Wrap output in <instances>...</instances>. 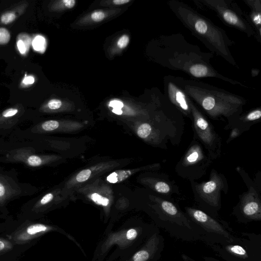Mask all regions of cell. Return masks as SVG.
Listing matches in <instances>:
<instances>
[{
    "label": "cell",
    "instance_id": "1",
    "mask_svg": "<svg viewBox=\"0 0 261 261\" xmlns=\"http://www.w3.org/2000/svg\"><path fill=\"white\" fill-rule=\"evenodd\" d=\"M158 49L159 63L165 68L182 71L193 77L217 78L232 85L247 87L241 82L219 73L210 63L213 54L202 51L180 34L161 37Z\"/></svg>",
    "mask_w": 261,
    "mask_h": 261
},
{
    "label": "cell",
    "instance_id": "2",
    "mask_svg": "<svg viewBox=\"0 0 261 261\" xmlns=\"http://www.w3.org/2000/svg\"><path fill=\"white\" fill-rule=\"evenodd\" d=\"M175 82L210 118L227 121L242 114L246 99L238 95L194 79L174 76Z\"/></svg>",
    "mask_w": 261,
    "mask_h": 261
},
{
    "label": "cell",
    "instance_id": "3",
    "mask_svg": "<svg viewBox=\"0 0 261 261\" xmlns=\"http://www.w3.org/2000/svg\"><path fill=\"white\" fill-rule=\"evenodd\" d=\"M167 5L183 25L200 40L212 54L238 67L230 47L235 44L226 32L184 2L170 0Z\"/></svg>",
    "mask_w": 261,
    "mask_h": 261
},
{
    "label": "cell",
    "instance_id": "4",
    "mask_svg": "<svg viewBox=\"0 0 261 261\" xmlns=\"http://www.w3.org/2000/svg\"><path fill=\"white\" fill-rule=\"evenodd\" d=\"M199 10L212 12L225 25L236 29L248 37H253L259 43L261 37L249 21L246 12L243 11L233 0H193Z\"/></svg>",
    "mask_w": 261,
    "mask_h": 261
},
{
    "label": "cell",
    "instance_id": "5",
    "mask_svg": "<svg viewBox=\"0 0 261 261\" xmlns=\"http://www.w3.org/2000/svg\"><path fill=\"white\" fill-rule=\"evenodd\" d=\"M190 182L198 208L214 218H219L222 193L227 194L229 189L225 175L213 168L208 180L201 182L192 180Z\"/></svg>",
    "mask_w": 261,
    "mask_h": 261
},
{
    "label": "cell",
    "instance_id": "6",
    "mask_svg": "<svg viewBox=\"0 0 261 261\" xmlns=\"http://www.w3.org/2000/svg\"><path fill=\"white\" fill-rule=\"evenodd\" d=\"M185 212L200 230V241L208 246L231 243L238 237L226 221L214 218L198 208L192 206L185 207Z\"/></svg>",
    "mask_w": 261,
    "mask_h": 261
},
{
    "label": "cell",
    "instance_id": "7",
    "mask_svg": "<svg viewBox=\"0 0 261 261\" xmlns=\"http://www.w3.org/2000/svg\"><path fill=\"white\" fill-rule=\"evenodd\" d=\"M232 243L209 247L225 261H261V234L241 232Z\"/></svg>",
    "mask_w": 261,
    "mask_h": 261
},
{
    "label": "cell",
    "instance_id": "8",
    "mask_svg": "<svg viewBox=\"0 0 261 261\" xmlns=\"http://www.w3.org/2000/svg\"><path fill=\"white\" fill-rule=\"evenodd\" d=\"M201 144L193 136V139L176 163L177 174L189 181H196L205 175L213 162Z\"/></svg>",
    "mask_w": 261,
    "mask_h": 261
},
{
    "label": "cell",
    "instance_id": "9",
    "mask_svg": "<svg viewBox=\"0 0 261 261\" xmlns=\"http://www.w3.org/2000/svg\"><path fill=\"white\" fill-rule=\"evenodd\" d=\"M194 136L213 160L219 158L222 152V139L203 112L191 99Z\"/></svg>",
    "mask_w": 261,
    "mask_h": 261
},
{
    "label": "cell",
    "instance_id": "10",
    "mask_svg": "<svg viewBox=\"0 0 261 261\" xmlns=\"http://www.w3.org/2000/svg\"><path fill=\"white\" fill-rule=\"evenodd\" d=\"M247 187L248 190L239 195V202L232 211L237 221L243 224L261 221L260 191L254 183Z\"/></svg>",
    "mask_w": 261,
    "mask_h": 261
},
{
    "label": "cell",
    "instance_id": "11",
    "mask_svg": "<svg viewBox=\"0 0 261 261\" xmlns=\"http://www.w3.org/2000/svg\"><path fill=\"white\" fill-rule=\"evenodd\" d=\"M165 98L182 115L192 119L191 99L175 82L174 76L164 77Z\"/></svg>",
    "mask_w": 261,
    "mask_h": 261
},
{
    "label": "cell",
    "instance_id": "12",
    "mask_svg": "<svg viewBox=\"0 0 261 261\" xmlns=\"http://www.w3.org/2000/svg\"><path fill=\"white\" fill-rule=\"evenodd\" d=\"M260 118L261 108L258 107L230 120L224 128L230 129L237 127L243 133L249 130L252 125L260 121Z\"/></svg>",
    "mask_w": 261,
    "mask_h": 261
},
{
    "label": "cell",
    "instance_id": "13",
    "mask_svg": "<svg viewBox=\"0 0 261 261\" xmlns=\"http://www.w3.org/2000/svg\"><path fill=\"white\" fill-rule=\"evenodd\" d=\"M9 160L21 162L33 167H39L45 162L43 156L33 153L31 150L20 148L11 151L7 155Z\"/></svg>",
    "mask_w": 261,
    "mask_h": 261
},
{
    "label": "cell",
    "instance_id": "14",
    "mask_svg": "<svg viewBox=\"0 0 261 261\" xmlns=\"http://www.w3.org/2000/svg\"><path fill=\"white\" fill-rule=\"evenodd\" d=\"M249 8V12L247 13L249 21L257 34L261 37V1L244 0Z\"/></svg>",
    "mask_w": 261,
    "mask_h": 261
},
{
    "label": "cell",
    "instance_id": "15",
    "mask_svg": "<svg viewBox=\"0 0 261 261\" xmlns=\"http://www.w3.org/2000/svg\"><path fill=\"white\" fill-rule=\"evenodd\" d=\"M28 5V2L23 1L1 13L0 25H6L13 22L24 13Z\"/></svg>",
    "mask_w": 261,
    "mask_h": 261
},
{
    "label": "cell",
    "instance_id": "16",
    "mask_svg": "<svg viewBox=\"0 0 261 261\" xmlns=\"http://www.w3.org/2000/svg\"><path fill=\"white\" fill-rule=\"evenodd\" d=\"M32 43V38L27 33H21L17 36V49L20 54L23 56H26L28 54Z\"/></svg>",
    "mask_w": 261,
    "mask_h": 261
},
{
    "label": "cell",
    "instance_id": "17",
    "mask_svg": "<svg viewBox=\"0 0 261 261\" xmlns=\"http://www.w3.org/2000/svg\"><path fill=\"white\" fill-rule=\"evenodd\" d=\"M132 174V171L128 170H120L114 171L109 175L107 180L111 183H116L122 181Z\"/></svg>",
    "mask_w": 261,
    "mask_h": 261
},
{
    "label": "cell",
    "instance_id": "18",
    "mask_svg": "<svg viewBox=\"0 0 261 261\" xmlns=\"http://www.w3.org/2000/svg\"><path fill=\"white\" fill-rule=\"evenodd\" d=\"M13 193L11 185L3 177H0V201L12 196Z\"/></svg>",
    "mask_w": 261,
    "mask_h": 261
},
{
    "label": "cell",
    "instance_id": "19",
    "mask_svg": "<svg viewBox=\"0 0 261 261\" xmlns=\"http://www.w3.org/2000/svg\"><path fill=\"white\" fill-rule=\"evenodd\" d=\"M151 132V127L148 123H144L141 124L137 129L138 136L142 139H145L149 137Z\"/></svg>",
    "mask_w": 261,
    "mask_h": 261
},
{
    "label": "cell",
    "instance_id": "20",
    "mask_svg": "<svg viewBox=\"0 0 261 261\" xmlns=\"http://www.w3.org/2000/svg\"><path fill=\"white\" fill-rule=\"evenodd\" d=\"M62 106V101L58 99H52L49 100L45 105L42 107V111L56 110H58Z\"/></svg>",
    "mask_w": 261,
    "mask_h": 261
},
{
    "label": "cell",
    "instance_id": "21",
    "mask_svg": "<svg viewBox=\"0 0 261 261\" xmlns=\"http://www.w3.org/2000/svg\"><path fill=\"white\" fill-rule=\"evenodd\" d=\"M45 43L44 38L41 36H37L32 40V45L35 50L41 52L45 47Z\"/></svg>",
    "mask_w": 261,
    "mask_h": 261
},
{
    "label": "cell",
    "instance_id": "22",
    "mask_svg": "<svg viewBox=\"0 0 261 261\" xmlns=\"http://www.w3.org/2000/svg\"><path fill=\"white\" fill-rule=\"evenodd\" d=\"M47 227L41 224L31 225L27 228V232L28 234L34 235L40 232L46 230Z\"/></svg>",
    "mask_w": 261,
    "mask_h": 261
},
{
    "label": "cell",
    "instance_id": "23",
    "mask_svg": "<svg viewBox=\"0 0 261 261\" xmlns=\"http://www.w3.org/2000/svg\"><path fill=\"white\" fill-rule=\"evenodd\" d=\"M91 199L96 203L103 206H107L109 203V199L105 197L94 193L91 195Z\"/></svg>",
    "mask_w": 261,
    "mask_h": 261
},
{
    "label": "cell",
    "instance_id": "24",
    "mask_svg": "<svg viewBox=\"0 0 261 261\" xmlns=\"http://www.w3.org/2000/svg\"><path fill=\"white\" fill-rule=\"evenodd\" d=\"M150 257V252L146 250L137 252L134 256V261H148Z\"/></svg>",
    "mask_w": 261,
    "mask_h": 261
},
{
    "label": "cell",
    "instance_id": "25",
    "mask_svg": "<svg viewBox=\"0 0 261 261\" xmlns=\"http://www.w3.org/2000/svg\"><path fill=\"white\" fill-rule=\"evenodd\" d=\"M10 33L6 28H0V45L7 44L10 39Z\"/></svg>",
    "mask_w": 261,
    "mask_h": 261
},
{
    "label": "cell",
    "instance_id": "26",
    "mask_svg": "<svg viewBox=\"0 0 261 261\" xmlns=\"http://www.w3.org/2000/svg\"><path fill=\"white\" fill-rule=\"evenodd\" d=\"M91 171L89 169H84L80 171L76 176L77 182H84L87 180L91 176Z\"/></svg>",
    "mask_w": 261,
    "mask_h": 261
},
{
    "label": "cell",
    "instance_id": "27",
    "mask_svg": "<svg viewBox=\"0 0 261 261\" xmlns=\"http://www.w3.org/2000/svg\"><path fill=\"white\" fill-rule=\"evenodd\" d=\"M230 132L229 135L226 140V144L229 143L233 140L239 137L242 134V132L237 127H233L230 129Z\"/></svg>",
    "mask_w": 261,
    "mask_h": 261
},
{
    "label": "cell",
    "instance_id": "28",
    "mask_svg": "<svg viewBox=\"0 0 261 261\" xmlns=\"http://www.w3.org/2000/svg\"><path fill=\"white\" fill-rule=\"evenodd\" d=\"M18 112L17 108H8L2 112V117L3 118H9L15 116Z\"/></svg>",
    "mask_w": 261,
    "mask_h": 261
},
{
    "label": "cell",
    "instance_id": "29",
    "mask_svg": "<svg viewBox=\"0 0 261 261\" xmlns=\"http://www.w3.org/2000/svg\"><path fill=\"white\" fill-rule=\"evenodd\" d=\"M129 37L127 35L121 36L117 41V45L120 48H124L129 43Z\"/></svg>",
    "mask_w": 261,
    "mask_h": 261
},
{
    "label": "cell",
    "instance_id": "30",
    "mask_svg": "<svg viewBox=\"0 0 261 261\" xmlns=\"http://www.w3.org/2000/svg\"><path fill=\"white\" fill-rule=\"evenodd\" d=\"M91 19L95 22H100L105 18V14L102 11H95L91 14Z\"/></svg>",
    "mask_w": 261,
    "mask_h": 261
},
{
    "label": "cell",
    "instance_id": "31",
    "mask_svg": "<svg viewBox=\"0 0 261 261\" xmlns=\"http://www.w3.org/2000/svg\"><path fill=\"white\" fill-rule=\"evenodd\" d=\"M54 198V195L52 193H49L45 195L40 200L39 203L41 205H45L50 201H51Z\"/></svg>",
    "mask_w": 261,
    "mask_h": 261
},
{
    "label": "cell",
    "instance_id": "32",
    "mask_svg": "<svg viewBox=\"0 0 261 261\" xmlns=\"http://www.w3.org/2000/svg\"><path fill=\"white\" fill-rule=\"evenodd\" d=\"M109 106L113 109H121L123 107V104L121 101L113 100L110 102Z\"/></svg>",
    "mask_w": 261,
    "mask_h": 261
},
{
    "label": "cell",
    "instance_id": "33",
    "mask_svg": "<svg viewBox=\"0 0 261 261\" xmlns=\"http://www.w3.org/2000/svg\"><path fill=\"white\" fill-rule=\"evenodd\" d=\"M35 82L34 77L33 76H25L22 81L24 85H31Z\"/></svg>",
    "mask_w": 261,
    "mask_h": 261
},
{
    "label": "cell",
    "instance_id": "34",
    "mask_svg": "<svg viewBox=\"0 0 261 261\" xmlns=\"http://www.w3.org/2000/svg\"><path fill=\"white\" fill-rule=\"evenodd\" d=\"M137 236V232L135 229H131L129 230L126 233V237L128 240H132L136 238Z\"/></svg>",
    "mask_w": 261,
    "mask_h": 261
},
{
    "label": "cell",
    "instance_id": "35",
    "mask_svg": "<svg viewBox=\"0 0 261 261\" xmlns=\"http://www.w3.org/2000/svg\"><path fill=\"white\" fill-rule=\"evenodd\" d=\"M62 2L66 8L71 9L74 6L76 1L74 0H63Z\"/></svg>",
    "mask_w": 261,
    "mask_h": 261
},
{
    "label": "cell",
    "instance_id": "36",
    "mask_svg": "<svg viewBox=\"0 0 261 261\" xmlns=\"http://www.w3.org/2000/svg\"><path fill=\"white\" fill-rule=\"evenodd\" d=\"M130 0H114L113 3L116 5L125 4L130 2Z\"/></svg>",
    "mask_w": 261,
    "mask_h": 261
},
{
    "label": "cell",
    "instance_id": "37",
    "mask_svg": "<svg viewBox=\"0 0 261 261\" xmlns=\"http://www.w3.org/2000/svg\"><path fill=\"white\" fill-rule=\"evenodd\" d=\"M181 257L184 261H197L195 259L193 258L192 257H190V256L185 254H182Z\"/></svg>",
    "mask_w": 261,
    "mask_h": 261
},
{
    "label": "cell",
    "instance_id": "38",
    "mask_svg": "<svg viewBox=\"0 0 261 261\" xmlns=\"http://www.w3.org/2000/svg\"><path fill=\"white\" fill-rule=\"evenodd\" d=\"M203 259L204 261H221L218 259L217 258H216L212 256H204L203 257Z\"/></svg>",
    "mask_w": 261,
    "mask_h": 261
},
{
    "label": "cell",
    "instance_id": "39",
    "mask_svg": "<svg viewBox=\"0 0 261 261\" xmlns=\"http://www.w3.org/2000/svg\"><path fill=\"white\" fill-rule=\"evenodd\" d=\"M112 112L117 115H120L122 113V111L121 110V109H113L112 110Z\"/></svg>",
    "mask_w": 261,
    "mask_h": 261
},
{
    "label": "cell",
    "instance_id": "40",
    "mask_svg": "<svg viewBox=\"0 0 261 261\" xmlns=\"http://www.w3.org/2000/svg\"><path fill=\"white\" fill-rule=\"evenodd\" d=\"M5 245L4 243L0 241V251L3 250L5 248Z\"/></svg>",
    "mask_w": 261,
    "mask_h": 261
}]
</instances>
